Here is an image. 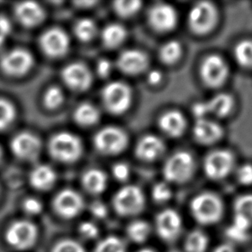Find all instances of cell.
<instances>
[{
  "mask_svg": "<svg viewBox=\"0 0 252 252\" xmlns=\"http://www.w3.org/2000/svg\"><path fill=\"white\" fill-rule=\"evenodd\" d=\"M49 153L56 160L73 163L82 156L84 147L79 137L68 132L56 133L48 144Z\"/></svg>",
  "mask_w": 252,
  "mask_h": 252,
  "instance_id": "6da1fadb",
  "label": "cell"
},
{
  "mask_svg": "<svg viewBox=\"0 0 252 252\" xmlns=\"http://www.w3.org/2000/svg\"><path fill=\"white\" fill-rule=\"evenodd\" d=\"M192 215L201 225H211L218 222L223 214V204L217 194L204 192L198 194L190 204Z\"/></svg>",
  "mask_w": 252,
  "mask_h": 252,
  "instance_id": "7a4b0ae2",
  "label": "cell"
},
{
  "mask_svg": "<svg viewBox=\"0 0 252 252\" xmlns=\"http://www.w3.org/2000/svg\"><path fill=\"white\" fill-rule=\"evenodd\" d=\"M195 170L194 158L187 152H178L170 156L163 168L164 178L171 183L183 184L193 177Z\"/></svg>",
  "mask_w": 252,
  "mask_h": 252,
  "instance_id": "3957f363",
  "label": "cell"
},
{
  "mask_svg": "<svg viewBox=\"0 0 252 252\" xmlns=\"http://www.w3.org/2000/svg\"><path fill=\"white\" fill-rule=\"evenodd\" d=\"M146 200L143 192L134 185H127L116 192L113 198V206L118 215L133 216L143 211Z\"/></svg>",
  "mask_w": 252,
  "mask_h": 252,
  "instance_id": "277c9868",
  "label": "cell"
},
{
  "mask_svg": "<svg viewBox=\"0 0 252 252\" xmlns=\"http://www.w3.org/2000/svg\"><path fill=\"white\" fill-rule=\"evenodd\" d=\"M102 102L105 109L114 115H121L128 109L133 99L132 91L123 82H111L102 92Z\"/></svg>",
  "mask_w": 252,
  "mask_h": 252,
  "instance_id": "5b68a950",
  "label": "cell"
},
{
  "mask_svg": "<svg viewBox=\"0 0 252 252\" xmlns=\"http://www.w3.org/2000/svg\"><path fill=\"white\" fill-rule=\"evenodd\" d=\"M93 141L100 154L116 155L126 149L128 137L124 130L117 126H106L95 133Z\"/></svg>",
  "mask_w": 252,
  "mask_h": 252,
  "instance_id": "8992f818",
  "label": "cell"
},
{
  "mask_svg": "<svg viewBox=\"0 0 252 252\" xmlns=\"http://www.w3.org/2000/svg\"><path fill=\"white\" fill-rule=\"evenodd\" d=\"M218 20L216 7L208 1L194 4L189 14V25L191 31L199 35L208 34L213 31Z\"/></svg>",
  "mask_w": 252,
  "mask_h": 252,
  "instance_id": "52a82bcc",
  "label": "cell"
},
{
  "mask_svg": "<svg viewBox=\"0 0 252 252\" xmlns=\"http://www.w3.org/2000/svg\"><path fill=\"white\" fill-rule=\"evenodd\" d=\"M34 65V58L24 48H14L3 54L0 65L3 72L13 77L26 74Z\"/></svg>",
  "mask_w": 252,
  "mask_h": 252,
  "instance_id": "ba28073f",
  "label": "cell"
},
{
  "mask_svg": "<svg viewBox=\"0 0 252 252\" xmlns=\"http://www.w3.org/2000/svg\"><path fill=\"white\" fill-rule=\"evenodd\" d=\"M233 166L234 157L229 151H214L205 158V173L213 180H220L227 177Z\"/></svg>",
  "mask_w": 252,
  "mask_h": 252,
  "instance_id": "9c48e42d",
  "label": "cell"
},
{
  "mask_svg": "<svg viewBox=\"0 0 252 252\" xmlns=\"http://www.w3.org/2000/svg\"><path fill=\"white\" fill-rule=\"evenodd\" d=\"M37 238L36 226L29 220H18L10 225L6 232L9 245L18 250H25L34 245Z\"/></svg>",
  "mask_w": 252,
  "mask_h": 252,
  "instance_id": "30bf717a",
  "label": "cell"
},
{
  "mask_svg": "<svg viewBox=\"0 0 252 252\" xmlns=\"http://www.w3.org/2000/svg\"><path fill=\"white\" fill-rule=\"evenodd\" d=\"M228 73V66L219 55H209L201 64V79L205 85L212 88L221 86L227 79Z\"/></svg>",
  "mask_w": 252,
  "mask_h": 252,
  "instance_id": "8fae6325",
  "label": "cell"
},
{
  "mask_svg": "<svg viewBox=\"0 0 252 252\" xmlns=\"http://www.w3.org/2000/svg\"><path fill=\"white\" fill-rule=\"evenodd\" d=\"M42 51L52 58L62 57L68 52L70 39L65 31L60 28H52L45 31L40 38Z\"/></svg>",
  "mask_w": 252,
  "mask_h": 252,
  "instance_id": "7c38bea8",
  "label": "cell"
},
{
  "mask_svg": "<svg viewBox=\"0 0 252 252\" xmlns=\"http://www.w3.org/2000/svg\"><path fill=\"white\" fill-rule=\"evenodd\" d=\"M148 23L157 32H169L177 26V11L168 3H157L148 11Z\"/></svg>",
  "mask_w": 252,
  "mask_h": 252,
  "instance_id": "4fadbf2b",
  "label": "cell"
},
{
  "mask_svg": "<svg viewBox=\"0 0 252 252\" xmlns=\"http://www.w3.org/2000/svg\"><path fill=\"white\" fill-rule=\"evenodd\" d=\"M63 81L72 91L84 92L92 85V75L87 65L75 62L65 66L62 70Z\"/></svg>",
  "mask_w": 252,
  "mask_h": 252,
  "instance_id": "5bb4252c",
  "label": "cell"
},
{
  "mask_svg": "<svg viewBox=\"0 0 252 252\" xmlns=\"http://www.w3.org/2000/svg\"><path fill=\"white\" fill-rule=\"evenodd\" d=\"M82 196L73 189L61 191L54 201V208L60 216L65 219H72L78 216L84 208Z\"/></svg>",
  "mask_w": 252,
  "mask_h": 252,
  "instance_id": "9a60e30c",
  "label": "cell"
},
{
  "mask_svg": "<svg viewBox=\"0 0 252 252\" xmlns=\"http://www.w3.org/2000/svg\"><path fill=\"white\" fill-rule=\"evenodd\" d=\"M13 154L24 160H33L41 152V140L29 132H23L13 137L10 142Z\"/></svg>",
  "mask_w": 252,
  "mask_h": 252,
  "instance_id": "2e32d148",
  "label": "cell"
},
{
  "mask_svg": "<svg viewBox=\"0 0 252 252\" xmlns=\"http://www.w3.org/2000/svg\"><path fill=\"white\" fill-rule=\"evenodd\" d=\"M156 229L161 239L167 242L177 239L182 229V219L173 209L160 212L156 218Z\"/></svg>",
  "mask_w": 252,
  "mask_h": 252,
  "instance_id": "e0dca14e",
  "label": "cell"
},
{
  "mask_svg": "<svg viewBox=\"0 0 252 252\" xmlns=\"http://www.w3.org/2000/svg\"><path fill=\"white\" fill-rule=\"evenodd\" d=\"M148 64L149 61L147 55L137 49L123 51L116 62L119 70L128 75H137L143 72L147 68Z\"/></svg>",
  "mask_w": 252,
  "mask_h": 252,
  "instance_id": "ac0fdd59",
  "label": "cell"
},
{
  "mask_svg": "<svg viewBox=\"0 0 252 252\" xmlns=\"http://www.w3.org/2000/svg\"><path fill=\"white\" fill-rule=\"evenodd\" d=\"M165 151L164 141L158 137L148 134L142 137L137 143L135 154L140 160L151 162L156 160Z\"/></svg>",
  "mask_w": 252,
  "mask_h": 252,
  "instance_id": "d6986e66",
  "label": "cell"
},
{
  "mask_svg": "<svg viewBox=\"0 0 252 252\" xmlns=\"http://www.w3.org/2000/svg\"><path fill=\"white\" fill-rule=\"evenodd\" d=\"M193 133L195 140L202 145H211L223 135L221 126L215 122L201 118L194 123Z\"/></svg>",
  "mask_w": 252,
  "mask_h": 252,
  "instance_id": "ffe728a7",
  "label": "cell"
},
{
  "mask_svg": "<svg viewBox=\"0 0 252 252\" xmlns=\"http://www.w3.org/2000/svg\"><path fill=\"white\" fill-rule=\"evenodd\" d=\"M17 20L26 27H34L41 24L45 12L39 3L35 2H22L15 8Z\"/></svg>",
  "mask_w": 252,
  "mask_h": 252,
  "instance_id": "44dd1931",
  "label": "cell"
},
{
  "mask_svg": "<svg viewBox=\"0 0 252 252\" xmlns=\"http://www.w3.org/2000/svg\"><path fill=\"white\" fill-rule=\"evenodd\" d=\"M158 126L169 136L179 137L186 129L187 122L182 113L177 110H170L159 117Z\"/></svg>",
  "mask_w": 252,
  "mask_h": 252,
  "instance_id": "7402d4cb",
  "label": "cell"
},
{
  "mask_svg": "<svg viewBox=\"0 0 252 252\" xmlns=\"http://www.w3.org/2000/svg\"><path fill=\"white\" fill-rule=\"evenodd\" d=\"M57 176L53 168L41 164L31 171L30 181L33 187L39 190H48L55 184Z\"/></svg>",
  "mask_w": 252,
  "mask_h": 252,
  "instance_id": "603a6c76",
  "label": "cell"
},
{
  "mask_svg": "<svg viewBox=\"0 0 252 252\" xmlns=\"http://www.w3.org/2000/svg\"><path fill=\"white\" fill-rule=\"evenodd\" d=\"M82 184L90 194H101L107 187V176L102 170L92 169L84 174Z\"/></svg>",
  "mask_w": 252,
  "mask_h": 252,
  "instance_id": "cb8c5ba5",
  "label": "cell"
},
{
  "mask_svg": "<svg viewBox=\"0 0 252 252\" xmlns=\"http://www.w3.org/2000/svg\"><path fill=\"white\" fill-rule=\"evenodd\" d=\"M208 114H213L218 117H225L230 114L233 107V100L230 95L220 93L215 95L208 102H205Z\"/></svg>",
  "mask_w": 252,
  "mask_h": 252,
  "instance_id": "d4e9b609",
  "label": "cell"
},
{
  "mask_svg": "<svg viewBox=\"0 0 252 252\" xmlns=\"http://www.w3.org/2000/svg\"><path fill=\"white\" fill-rule=\"evenodd\" d=\"M126 38V31L123 25L109 24L102 32V43L108 48H116L123 44Z\"/></svg>",
  "mask_w": 252,
  "mask_h": 252,
  "instance_id": "484cf974",
  "label": "cell"
},
{
  "mask_svg": "<svg viewBox=\"0 0 252 252\" xmlns=\"http://www.w3.org/2000/svg\"><path fill=\"white\" fill-rule=\"evenodd\" d=\"M73 118L78 125L82 126H90L95 125L100 119L98 109L89 102H84L78 106L73 114Z\"/></svg>",
  "mask_w": 252,
  "mask_h": 252,
  "instance_id": "4316f807",
  "label": "cell"
},
{
  "mask_svg": "<svg viewBox=\"0 0 252 252\" xmlns=\"http://www.w3.org/2000/svg\"><path fill=\"white\" fill-rule=\"evenodd\" d=\"M252 223L239 215H234L233 222L226 230L229 239L235 242H243L247 239Z\"/></svg>",
  "mask_w": 252,
  "mask_h": 252,
  "instance_id": "83f0119b",
  "label": "cell"
},
{
  "mask_svg": "<svg viewBox=\"0 0 252 252\" xmlns=\"http://www.w3.org/2000/svg\"><path fill=\"white\" fill-rule=\"evenodd\" d=\"M208 246V236L199 230L191 232L185 240V251L187 252H205Z\"/></svg>",
  "mask_w": 252,
  "mask_h": 252,
  "instance_id": "f1b7e54d",
  "label": "cell"
},
{
  "mask_svg": "<svg viewBox=\"0 0 252 252\" xmlns=\"http://www.w3.org/2000/svg\"><path fill=\"white\" fill-rule=\"evenodd\" d=\"M236 62L244 68H252V41H240L234 48Z\"/></svg>",
  "mask_w": 252,
  "mask_h": 252,
  "instance_id": "f546056e",
  "label": "cell"
},
{
  "mask_svg": "<svg viewBox=\"0 0 252 252\" xmlns=\"http://www.w3.org/2000/svg\"><path fill=\"white\" fill-rule=\"evenodd\" d=\"M150 225L144 220L131 222L126 229L127 236L133 242L135 243L145 242L150 235Z\"/></svg>",
  "mask_w": 252,
  "mask_h": 252,
  "instance_id": "4dcf8cb0",
  "label": "cell"
},
{
  "mask_svg": "<svg viewBox=\"0 0 252 252\" xmlns=\"http://www.w3.org/2000/svg\"><path fill=\"white\" fill-rule=\"evenodd\" d=\"M97 32V27L95 22L89 19L83 18L78 21L74 25V34L76 37L80 41H89L95 37Z\"/></svg>",
  "mask_w": 252,
  "mask_h": 252,
  "instance_id": "1f68e13d",
  "label": "cell"
},
{
  "mask_svg": "<svg viewBox=\"0 0 252 252\" xmlns=\"http://www.w3.org/2000/svg\"><path fill=\"white\" fill-rule=\"evenodd\" d=\"M182 55V46L177 41L166 42L160 48L159 58L166 65H172L180 59Z\"/></svg>",
  "mask_w": 252,
  "mask_h": 252,
  "instance_id": "d6a6232c",
  "label": "cell"
},
{
  "mask_svg": "<svg viewBox=\"0 0 252 252\" xmlns=\"http://www.w3.org/2000/svg\"><path fill=\"white\" fill-rule=\"evenodd\" d=\"M142 3L138 0H119L113 3V8L118 16L122 17H130L137 13L140 8Z\"/></svg>",
  "mask_w": 252,
  "mask_h": 252,
  "instance_id": "836d02e7",
  "label": "cell"
},
{
  "mask_svg": "<svg viewBox=\"0 0 252 252\" xmlns=\"http://www.w3.org/2000/svg\"><path fill=\"white\" fill-rule=\"evenodd\" d=\"M94 252H126V246L119 238L109 236L97 244Z\"/></svg>",
  "mask_w": 252,
  "mask_h": 252,
  "instance_id": "e575fe53",
  "label": "cell"
},
{
  "mask_svg": "<svg viewBox=\"0 0 252 252\" xmlns=\"http://www.w3.org/2000/svg\"><path fill=\"white\" fill-rule=\"evenodd\" d=\"M236 215L246 219L252 224V194L240 195L234 203Z\"/></svg>",
  "mask_w": 252,
  "mask_h": 252,
  "instance_id": "d590c367",
  "label": "cell"
},
{
  "mask_svg": "<svg viewBox=\"0 0 252 252\" xmlns=\"http://www.w3.org/2000/svg\"><path fill=\"white\" fill-rule=\"evenodd\" d=\"M16 109L11 102L0 98V130L5 129L13 122Z\"/></svg>",
  "mask_w": 252,
  "mask_h": 252,
  "instance_id": "8d00e7d4",
  "label": "cell"
},
{
  "mask_svg": "<svg viewBox=\"0 0 252 252\" xmlns=\"http://www.w3.org/2000/svg\"><path fill=\"white\" fill-rule=\"evenodd\" d=\"M64 101V93L62 89L57 86H52L47 90L43 95L44 105L49 109H55L62 105Z\"/></svg>",
  "mask_w": 252,
  "mask_h": 252,
  "instance_id": "74e56055",
  "label": "cell"
},
{
  "mask_svg": "<svg viewBox=\"0 0 252 252\" xmlns=\"http://www.w3.org/2000/svg\"><path fill=\"white\" fill-rule=\"evenodd\" d=\"M52 252H85V251L75 240L64 239L55 245Z\"/></svg>",
  "mask_w": 252,
  "mask_h": 252,
  "instance_id": "f35d334b",
  "label": "cell"
},
{
  "mask_svg": "<svg viewBox=\"0 0 252 252\" xmlns=\"http://www.w3.org/2000/svg\"><path fill=\"white\" fill-rule=\"evenodd\" d=\"M153 197L157 202H165L171 197V190L167 184L164 183H158L154 185L153 189Z\"/></svg>",
  "mask_w": 252,
  "mask_h": 252,
  "instance_id": "ab89813d",
  "label": "cell"
},
{
  "mask_svg": "<svg viewBox=\"0 0 252 252\" xmlns=\"http://www.w3.org/2000/svg\"><path fill=\"white\" fill-rule=\"evenodd\" d=\"M237 177L240 184L244 185L252 184V164H243L237 172Z\"/></svg>",
  "mask_w": 252,
  "mask_h": 252,
  "instance_id": "60d3db41",
  "label": "cell"
},
{
  "mask_svg": "<svg viewBox=\"0 0 252 252\" xmlns=\"http://www.w3.org/2000/svg\"><path fill=\"white\" fill-rule=\"evenodd\" d=\"M79 232L86 239H95V237L98 235V228L92 222H83L82 224L79 225Z\"/></svg>",
  "mask_w": 252,
  "mask_h": 252,
  "instance_id": "b9f144b4",
  "label": "cell"
},
{
  "mask_svg": "<svg viewBox=\"0 0 252 252\" xmlns=\"http://www.w3.org/2000/svg\"><path fill=\"white\" fill-rule=\"evenodd\" d=\"M113 175L116 180L125 181L128 178L130 174L129 166L124 163L115 164L112 169Z\"/></svg>",
  "mask_w": 252,
  "mask_h": 252,
  "instance_id": "7bdbcfd3",
  "label": "cell"
},
{
  "mask_svg": "<svg viewBox=\"0 0 252 252\" xmlns=\"http://www.w3.org/2000/svg\"><path fill=\"white\" fill-rule=\"evenodd\" d=\"M24 208L29 215H39L42 210V204L38 199L29 198L24 201Z\"/></svg>",
  "mask_w": 252,
  "mask_h": 252,
  "instance_id": "ee69618b",
  "label": "cell"
},
{
  "mask_svg": "<svg viewBox=\"0 0 252 252\" xmlns=\"http://www.w3.org/2000/svg\"><path fill=\"white\" fill-rule=\"evenodd\" d=\"M11 25L6 17L0 16V47L4 43L5 39L10 34Z\"/></svg>",
  "mask_w": 252,
  "mask_h": 252,
  "instance_id": "f6af8a7d",
  "label": "cell"
},
{
  "mask_svg": "<svg viewBox=\"0 0 252 252\" xmlns=\"http://www.w3.org/2000/svg\"><path fill=\"white\" fill-rule=\"evenodd\" d=\"M112 70V64L111 62L106 60V59H102L100 60L97 62V65H96V72L101 78H107L109 77L110 72Z\"/></svg>",
  "mask_w": 252,
  "mask_h": 252,
  "instance_id": "bcb514c9",
  "label": "cell"
},
{
  "mask_svg": "<svg viewBox=\"0 0 252 252\" xmlns=\"http://www.w3.org/2000/svg\"><path fill=\"white\" fill-rule=\"evenodd\" d=\"M91 212L92 215L98 219L104 218L108 214L107 207L102 201H95L91 205Z\"/></svg>",
  "mask_w": 252,
  "mask_h": 252,
  "instance_id": "7dc6e473",
  "label": "cell"
},
{
  "mask_svg": "<svg viewBox=\"0 0 252 252\" xmlns=\"http://www.w3.org/2000/svg\"><path fill=\"white\" fill-rule=\"evenodd\" d=\"M147 79L151 85H158L162 80V73L158 70H153L148 73Z\"/></svg>",
  "mask_w": 252,
  "mask_h": 252,
  "instance_id": "c3c4849f",
  "label": "cell"
},
{
  "mask_svg": "<svg viewBox=\"0 0 252 252\" xmlns=\"http://www.w3.org/2000/svg\"><path fill=\"white\" fill-rule=\"evenodd\" d=\"M214 252H235V250L233 249V247L231 245L224 244L218 246Z\"/></svg>",
  "mask_w": 252,
  "mask_h": 252,
  "instance_id": "681fc988",
  "label": "cell"
},
{
  "mask_svg": "<svg viewBox=\"0 0 252 252\" xmlns=\"http://www.w3.org/2000/svg\"><path fill=\"white\" fill-rule=\"evenodd\" d=\"M97 3L96 1H79V2H75V4L79 8H89L92 7Z\"/></svg>",
  "mask_w": 252,
  "mask_h": 252,
  "instance_id": "f907efd6",
  "label": "cell"
},
{
  "mask_svg": "<svg viewBox=\"0 0 252 252\" xmlns=\"http://www.w3.org/2000/svg\"><path fill=\"white\" fill-rule=\"evenodd\" d=\"M138 252H157L154 250L150 249V248H145V249L140 250Z\"/></svg>",
  "mask_w": 252,
  "mask_h": 252,
  "instance_id": "816d5d0a",
  "label": "cell"
},
{
  "mask_svg": "<svg viewBox=\"0 0 252 252\" xmlns=\"http://www.w3.org/2000/svg\"><path fill=\"white\" fill-rule=\"evenodd\" d=\"M1 156H2V151H1V148H0V159H1Z\"/></svg>",
  "mask_w": 252,
  "mask_h": 252,
  "instance_id": "f5cc1de1",
  "label": "cell"
},
{
  "mask_svg": "<svg viewBox=\"0 0 252 252\" xmlns=\"http://www.w3.org/2000/svg\"><path fill=\"white\" fill-rule=\"evenodd\" d=\"M177 252V251H171V252Z\"/></svg>",
  "mask_w": 252,
  "mask_h": 252,
  "instance_id": "db71d44e",
  "label": "cell"
}]
</instances>
